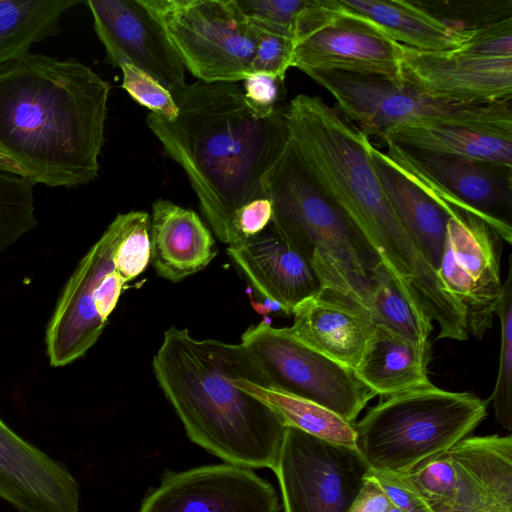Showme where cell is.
<instances>
[{"mask_svg":"<svg viewBox=\"0 0 512 512\" xmlns=\"http://www.w3.org/2000/svg\"><path fill=\"white\" fill-rule=\"evenodd\" d=\"M110 84L69 57L0 65V153L35 185L77 188L99 174Z\"/></svg>","mask_w":512,"mask_h":512,"instance_id":"6da1fadb","label":"cell"},{"mask_svg":"<svg viewBox=\"0 0 512 512\" xmlns=\"http://www.w3.org/2000/svg\"><path fill=\"white\" fill-rule=\"evenodd\" d=\"M171 94L177 117L167 121L149 113L147 126L183 168L216 237L233 245L234 215L266 197L265 178L286 145V106L257 116L241 82L197 80Z\"/></svg>","mask_w":512,"mask_h":512,"instance_id":"7a4b0ae2","label":"cell"},{"mask_svg":"<svg viewBox=\"0 0 512 512\" xmlns=\"http://www.w3.org/2000/svg\"><path fill=\"white\" fill-rule=\"evenodd\" d=\"M152 366L192 442L228 464L274 469L287 427L271 407L235 384L241 379L270 387L241 343L196 339L172 326Z\"/></svg>","mask_w":512,"mask_h":512,"instance_id":"3957f363","label":"cell"},{"mask_svg":"<svg viewBox=\"0 0 512 512\" xmlns=\"http://www.w3.org/2000/svg\"><path fill=\"white\" fill-rule=\"evenodd\" d=\"M288 145L297 161L378 255L398 284L412 288L432 266L393 211L375 172L371 141L337 108L299 94L286 106Z\"/></svg>","mask_w":512,"mask_h":512,"instance_id":"277c9868","label":"cell"},{"mask_svg":"<svg viewBox=\"0 0 512 512\" xmlns=\"http://www.w3.org/2000/svg\"><path fill=\"white\" fill-rule=\"evenodd\" d=\"M487 404L432 383L384 397L355 424L358 451L370 470L405 475L448 453L476 429Z\"/></svg>","mask_w":512,"mask_h":512,"instance_id":"5b68a950","label":"cell"},{"mask_svg":"<svg viewBox=\"0 0 512 512\" xmlns=\"http://www.w3.org/2000/svg\"><path fill=\"white\" fill-rule=\"evenodd\" d=\"M264 190L272 205L271 227L311 265L324 262L364 275L381 264L358 230L309 178L288 142L268 172Z\"/></svg>","mask_w":512,"mask_h":512,"instance_id":"8992f818","label":"cell"},{"mask_svg":"<svg viewBox=\"0 0 512 512\" xmlns=\"http://www.w3.org/2000/svg\"><path fill=\"white\" fill-rule=\"evenodd\" d=\"M338 111L366 136L383 138L399 127L460 125L512 132V103L458 104L429 98L405 83L377 75L310 70Z\"/></svg>","mask_w":512,"mask_h":512,"instance_id":"52a82bcc","label":"cell"},{"mask_svg":"<svg viewBox=\"0 0 512 512\" xmlns=\"http://www.w3.org/2000/svg\"><path fill=\"white\" fill-rule=\"evenodd\" d=\"M185 69L197 80L242 82L251 74L258 34L234 0H145Z\"/></svg>","mask_w":512,"mask_h":512,"instance_id":"ba28073f","label":"cell"},{"mask_svg":"<svg viewBox=\"0 0 512 512\" xmlns=\"http://www.w3.org/2000/svg\"><path fill=\"white\" fill-rule=\"evenodd\" d=\"M124 223L125 213H119L66 282L45 333L52 367L83 357L106 327L127 283L115 263Z\"/></svg>","mask_w":512,"mask_h":512,"instance_id":"9c48e42d","label":"cell"},{"mask_svg":"<svg viewBox=\"0 0 512 512\" xmlns=\"http://www.w3.org/2000/svg\"><path fill=\"white\" fill-rule=\"evenodd\" d=\"M402 45L336 0H309L293 35L291 67L401 80Z\"/></svg>","mask_w":512,"mask_h":512,"instance_id":"30bf717a","label":"cell"},{"mask_svg":"<svg viewBox=\"0 0 512 512\" xmlns=\"http://www.w3.org/2000/svg\"><path fill=\"white\" fill-rule=\"evenodd\" d=\"M270 387L317 403L344 420H355L375 396L353 369L301 343L285 328L266 321L251 325L241 336Z\"/></svg>","mask_w":512,"mask_h":512,"instance_id":"8fae6325","label":"cell"},{"mask_svg":"<svg viewBox=\"0 0 512 512\" xmlns=\"http://www.w3.org/2000/svg\"><path fill=\"white\" fill-rule=\"evenodd\" d=\"M383 142L387 158L431 198L476 215L512 243V168Z\"/></svg>","mask_w":512,"mask_h":512,"instance_id":"7c38bea8","label":"cell"},{"mask_svg":"<svg viewBox=\"0 0 512 512\" xmlns=\"http://www.w3.org/2000/svg\"><path fill=\"white\" fill-rule=\"evenodd\" d=\"M368 470L358 451L292 427L273 469L284 512H349Z\"/></svg>","mask_w":512,"mask_h":512,"instance_id":"4fadbf2b","label":"cell"},{"mask_svg":"<svg viewBox=\"0 0 512 512\" xmlns=\"http://www.w3.org/2000/svg\"><path fill=\"white\" fill-rule=\"evenodd\" d=\"M444 203L450 217L436 272L442 288L463 306L468 333L481 340L492 327L502 293L503 240L481 218Z\"/></svg>","mask_w":512,"mask_h":512,"instance_id":"5bb4252c","label":"cell"},{"mask_svg":"<svg viewBox=\"0 0 512 512\" xmlns=\"http://www.w3.org/2000/svg\"><path fill=\"white\" fill-rule=\"evenodd\" d=\"M95 33L105 49L104 62L130 64L170 92L185 81V67L145 0H88Z\"/></svg>","mask_w":512,"mask_h":512,"instance_id":"9a60e30c","label":"cell"},{"mask_svg":"<svg viewBox=\"0 0 512 512\" xmlns=\"http://www.w3.org/2000/svg\"><path fill=\"white\" fill-rule=\"evenodd\" d=\"M139 512H280V505L268 481L226 463L166 473Z\"/></svg>","mask_w":512,"mask_h":512,"instance_id":"2e32d148","label":"cell"},{"mask_svg":"<svg viewBox=\"0 0 512 512\" xmlns=\"http://www.w3.org/2000/svg\"><path fill=\"white\" fill-rule=\"evenodd\" d=\"M400 71L403 83L432 99L458 104L512 99V57L427 52L402 45Z\"/></svg>","mask_w":512,"mask_h":512,"instance_id":"e0dca14e","label":"cell"},{"mask_svg":"<svg viewBox=\"0 0 512 512\" xmlns=\"http://www.w3.org/2000/svg\"><path fill=\"white\" fill-rule=\"evenodd\" d=\"M0 498L18 512H79L80 490L61 463L0 418Z\"/></svg>","mask_w":512,"mask_h":512,"instance_id":"ac0fdd59","label":"cell"},{"mask_svg":"<svg viewBox=\"0 0 512 512\" xmlns=\"http://www.w3.org/2000/svg\"><path fill=\"white\" fill-rule=\"evenodd\" d=\"M229 257L264 298L287 314L323 287L311 263L270 227L228 246Z\"/></svg>","mask_w":512,"mask_h":512,"instance_id":"d6986e66","label":"cell"},{"mask_svg":"<svg viewBox=\"0 0 512 512\" xmlns=\"http://www.w3.org/2000/svg\"><path fill=\"white\" fill-rule=\"evenodd\" d=\"M292 337L353 370L357 367L375 323L347 296L323 286L292 311Z\"/></svg>","mask_w":512,"mask_h":512,"instance_id":"ffe728a7","label":"cell"},{"mask_svg":"<svg viewBox=\"0 0 512 512\" xmlns=\"http://www.w3.org/2000/svg\"><path fill=\"white\" fill-rule=\"evenodd\" d=\"M448 455L457 477L452 512H512V437H466Z\"/></svg>","mask_w":512,"mask_h":512,"instance_id":"44dd1931","label":"cell"},{"mask_svg":"<svg viewBox=\"0 0 512 512\" xmlns=\"http://www.w3.org/2000/svg\"><path fill=\"white\" fill-rule=\"evenodd\" d=\"M312 266L323 286L356 302L375 325L415 341L429 340L432 320L407 298L382 263L364 275L323 262Z\"/></svg>","mask_w":512,"mask_h":512,"instance_id":"7402d4cb","label":"cell"},{"mask_svg":"<svg viewBox=\"0 0 512 512\" xmlns=\"http://www.w3.org/2000/svg\"><path fill=\"white\" fill-rule=\"evenodd\" d=\"M150 239L157 274L175 283L204 269L217 254L214 238L200 217L165 199L152 204Z\"/></svg>","mask_w":512,"mask_h":512,"instance_id":"603a6c76","label":"cell"},{"mask_svg":"<svg viewBox=\"0 0 512 512\" xmlns=\"http://www.w3.org/2000/svg\"><path fill=\"white\" fill-rule=\"evenodd\" d=\"M429 340L415 341L376 325L354 372L374 395L388 397L430 384Z\"/></svg>","mask_w":512,"mask_h":512,"instance_id":"cb8c5ba5","label":"cell"},{"mask_svg":"<svg viewBox=\"0 0 512 512\" xmlns=\"http://www.w3.org/2000/svg\"><path fill=\"white\" fill-rule=\"evenodd\" d=\"M370 156L393 211L424 258L437 270L450 213L407 179L372 143Z\"/></svg>","mask_w":512,"mask_h":512,"instance_id":"d4e9b609","label":"cell"},{"mask_svg":"<svg viewBox=\"0 0 512 512\" xmlns=\"http://www.w3.org/2000/svg\"><path fill=\"white\" fill-rule=\"evenodd\" d=\"M339 7L365 18L397 43L419 51L458 50L474 34L459 31L412 0H336Z\"/></svg>","mask_w":512,"mask_h":512,"instance_id":"484cf974","label":"cell"},{"mask_svg":"<svg viewBox=\"0 0 512 512\" xmlns=\"http://www.w3.org/2000/svg\"><path fill=\"white\" fill-rule=\"evenodd\" d=\"M384 140L414 150L512 168V132L460 125H417L396 128Z\"/></svg>","mask_w":512,"mask_h":512,"instance_id":"4316f807","label":"cell"},{"mask_svg":"<svg viewBox=\"0 0 512 512\" xmlns=\"http://www.w3.org/2000/svg\"><path fill=\"white\" fill-rule=\"evenodd\" d=\"M81 0H0V65L60 32L62 15Z\"/></svg>","mask_w":512,"mask_h":512,"instance_id":"83f0119b","label":"cell"},{"mask_svg":"<svg viewBox=\"0 0 512 512\" xmlns=\"http://www.w3.org/2000/svg\"><path fill=\"white\" fill-rule=\"evenodd\" d=\"M234 382L243 391L271 407L286 427L296 428L328 443L358 451L355 424L331 410L273 387H264L241 379Z\"/></svg>","mask_w":512,"mask_h":512,"instance_id":"f1b7e54d","label":"cell"},{"mask_svg":"<svg viewBox=\"0 0 512 512\" xmlns=\"http://www.w3.org/2000/svg\"><path fill=\"white\" fill-rule=\"evenodd\" d=\"M34 187L21 175L0 171V253L38 224Z\"/></svg>","mask_w":512,"mask_h":512,"instance_id":"f546056e","label":"cell"},{"mask_svg":"<svg viewBox=\"0 0 512 512\" xmlns=\"http://www.w3.org/2000/svg\"><path fill=\"white\" fill-rule=\"evenodd\" d=\"M496 315L500 320L501 341L498 375L489 401L492 402L497 422L512 430V265L509 256L508 275L503 283Z\"/></svg>","mask_w":512,"mask_h":512,"instance_id":"4dcf8cb0","label":"cell"},{"mask_svg":"<svg viewBox=\"0 0 512 512\" xmlns=\"http://www.w3.org/2000/svg\"><path fill=\"white\" fill-rule=\"evenodd\" d=\"M416 3L451 27L468 34L512 18V0H416Z\"/></svg>","mask_w":512,"mask_h":512,"instance_id":"1f68e13d","label":"cell"},{"mask_svg":"<svg viewBox=\"0 0 512 512\" xmlns=\"http://www.w3.org/2000/svg\"><path fill=\"white\" fill-rule=\"evenodd\" d=\"M391 476L435 512H452L457 494V477L448 453L409 474Z\"/></svg>","mask_w":512,"mask_h":512,"instance_id":"d6a6232c","label":"cell"},{"mask_svg":"<svg viewBox=\"0 0 512 512\" xmlns=\"http://www.w3.org/2000/svg\"><path fill=\"white\" fill-rule=\"evenodd\" d=\"M150 260V215L145 211L125 213L124 228L115 256L118 272L129 282L147 268Z\"/></svg>","mask_w":512,"mask_h":512,"instance_id":"836d02e7","label":"cell"},{"mask_svg":"<svg viewBox=\"0 0 512 512\" xmlns=\"http://www.w3.org/2000/svg\"><path fill=\"white\" fill-rule=\"evenodd\" d=\"M308 1L234 0V3L254 28L293 37L297 20Z\"/></svg>","mask_w":512,"mask_h":512,"instance_id":"e575fe53","label":"cell"},{"mask_svg":"<svg viewBox=\"0 0 512 512\" xmlns=\"http://www.w3.org/2000/svg\"><path fill=\"white\" fill-rule=\"evenodd\" d=\"M122 88L151 114L167 121L178 115L177 104L171 92L144 71L130 64L120 66Z\"/></svg>","mask_w":512,"mask_h":512,"instance_id":"d590c367","label":"cell"},{"mask_svg":"<svg viewBox=\"0 0 512 512\" xmlns=\"http://www.w3.org/2000/svg\"><path fill=\"white\" fill-rule=\"evenodd\" d=\"M254 29L258 34V45L251 73H266L284 81L291 67L293 38L278 32Z\"/></svg>","mask_w":512,"mask_h":512,"instance_id":"8d00e7d4","label":"cell"},{"mask_svg":"<svg viewBox=\"0 0 512 512\" xmlns=\"http://www.w3.org/2000/svg\"><path fill=\"white\" fill-rule=\"evenodd\" d=\"M284 81L266 73H251L242 81L244 97L259 117H267L278 107Z\"/></svg>","mask_w":512,"mask_h":512,"instance_id":"74e56055","label":"cell"},{"mask_svg":"<svg viewBox=\"0 0 512 512\" xmlns=\"http://www.w3.org/2000/svg\"><path fill=\"white\" fill-rule=\"evenodd\" d=\"M271 218L272 205L267 197L253 200L242 206L233 218L236 243L265 230Z\"/></svg>","mask_w":512,"mask_h":512,"instance_id":"f35d334b","label":"cell"},{"mask_svg":"<svg viewBox=\"0 0 512 512\" xmlns=\"http://www.w3.org/2000/svg\"><path fill=\"white\" fill-rule=\"evenodd\" d=\"M365 478L376 483L391 505L402 512H435L391 475L369 469Z\"/></svg>","mask_w":512,"mask_h":512,"instance_id":"ab89813d","label":"cell"},{"mask_svg":"<svg viewBox=\"0 0 512 512\" xmlns=\"http://www.w3.org/2000/svg\"><path fill=\"white\" fill-rule=\"evenodd\" d=\"M365 479V484L349 512H385L392 505L376 483Z\"/></svg>","mask_w":512,"mask_h":512,"instance_id":"60d3db41","label":"cell"},{"mask_svg":"<svg viewBox=\"0 0 512 512\" xmlns=\"http://www.w3.org/2000/svg\"><path fill=\"white\" fill-rule=\"evenodd\" d=\"M0 171L21 175L20 170L4 155L0 153Z\"/></svg>","mask_w":512,"mask_h":512,"instance_id":"b9f144b4","label":"cell"}]
</instances>
